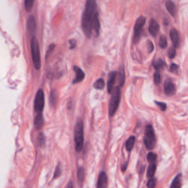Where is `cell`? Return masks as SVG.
Instances as JSON below:
<instances>
[{"label": "cell", "mask_w": 188, "mask_h": 188, "mask_svg": "<svg viewBox=\"0 0 188 188\" xmlns=\"http://www.w3.org/2000/svg\"><path fill=\"white\" fill-rule=\"evenodd\" d=\"M154 80L156 84H159L161 82V76L158 72H156L154 75Z\"/></svg>", "instance_id": "30"}, {"label": "cell", "mask_w": 188, "mask_h": 188, "mask_svg": "<svg viewBox=\"0 0 188 188\" xmlns=\"http://www.w3.org/2000/svg\"><path fill=\"white\" fill-rule=\"evenodd\" d=\"M61 174V170L60 168V165H57V167H56L55 169V174H54V178L56 179V178H58L60 177V175Z\"/></svg>", "instance_id": "35"}, {"label": "cell", "mask_w": 188, "mask_h": 188, "mask_svg": "<svg viewBox=\"0 0 188 188\" xmlns=\"http://www.w3.org/2000/svg\"><path fill=\"white\" fill-rule=\"evenodd\" d=\"M118 83H119V86H123L125 82V71L124 67L121 66L119 69V72H118Z\"/></svg>", "instance_id": "17"}, {"label": "cell", "mask_w": 188, "mask_h": 188, "mask_svg": "<svg viewBox=\"0 0 188 188\" xmlns=\"http://www.w3.org/2000/svg\"><path fill=\"white\" fill-rule=\"evenodd\" d=\"M178 69H179V66L175 63H172L170 67V71L172 73H177L178 72Z\"/></svg>", "instance_id": "34"}, {"label": "cell", "mask_w": 188, "mask_h": 188, "mask_svg": "<svg viewBox=\"0 0 188 188\" xmlns=\"http://www.w3.org/2000/svg\"><path fill=\"white\" fill-rule=\"evenodd\" d=\"M107 177L106 174L104 172H101L99 176L97 182V187L98 188H104L107 187Z\"/></svg>", "instance_id": "13"}, {"label": "cell", "mask_w": 188, "mask_h": 188, "mask_svg": "<svg viewBox=\"0 0 188 188\" xmlns=\"http://www.w3.org/2000/svg\"><path fill=\"white\" fill-rule=\"evenodd\" d=\"M57 99H58V94H57V91L55 90H52L49 95V102L53 107H55L57 104Z\"/></svg>", "instance_id": "19"}, {"label": "cell", "mask_w": 188, "mask_h": 188, "mask_svg": "<svg viewBox=\"0 0 188 188\" xmlns=\"http://www.w3.org/2000/svg\"><path fill=\"white\" fill-rule=\"evenodd\" d=\"M96 0H87L85 10L82 16V27L84 33L88 38H91L92 34V18L96 12Z\"/></svg>", "instance_id": "1"}, {"label": "cell", "mask_w": 188, "mask_h": 188, "mask_svg": "<svg viewBox=\"0 0 188 188\" xmlns=\"http://www.w3.org/2000/svg\"><path fill=\"white\" fill-rule=\"evenodd\" d=\"M145 23V18L143 16H140L135 22V27H134V43H137L140 40V35H141L142 30Z\"/></svg>", "instance_id": "6"}, {"label": "cell", "mask_w": 188, "mask_h": 188, "mask_svg": "<svg viewBox=\"0 0 188 188\" xmlns=\"http://www.w3.org/2000/svg\"><path fill=\"white\" fill-rule=\"evenodd\" d=\"M35 0H25V8L26 11L30 12L33 8Z\"/></svg>", "instance_id": "27"}, {"label": "cell", "mask_w": 188, "mask_h": 188, "mask_svg": "<svg viewBox=\"0 0 188 188\" xmlns=\"http://www.w3.org/2000/svg\"><path fill=\"white\" fill-rule=\"evenodd\" d=\"M147 159H148V162H155L156 161V159H157V155L153 153V152H150L147 155Z\"/></svg>", "instance_id": "29"}, {"label": "cell", "mask_w": 188, "mask_h": 188, "mask_svg": "<svg viewBox=\"0 0 188 188\" xmlns=\"http://www.w3.org/2000/svg\"><path fill=\"white\" fill-rule=\"evenodd\" d=\"M144 143L147 149L151 150L155 148L156 143L155 133L154 129L151 125L146 126L145 132V137H144Z\"/></svg>", "instance_id": "5"}, {"label": "cell", "mask_w": 188, "mask_h": 188, "mask_svg": "<svg viewBox=\"0 0 188 188\" xmlns=\"http://www.w3.org/2000/svg\"><path fill=\"white\" fill-rule=\"evenodd\" d=\"M156 168H157V167H156L155 164H154V163L151 164V165H149V167H148V170H147V177L149 178L153 177L155 174Z\"/></svg>", "instance_id": "23"}, {"label": "cell", "mask_w": 188, "mask_h": 188, "mask_svg": "<svg viewBox=\"0 0 188 188\" xmlns=\"http://www.w3.org/2000/svg\"><path fill=\"white\" fill-rule=\"evenodd\" d=\"M159 45L162 49H165L167 46V38L164 35H162L160 38V41H159Z\"/></svg>", "instance_id": "26"}, {"label": "cell", "mask_w": 188, "mask_h": 188, "mask_svg": "<svg viewBox=\"0 0 188 188\" xmlns=\"http://www.w3.org/2000/svg\"><path fill=\"white\" fill-rule=\"evenodd\" d=\"M135 136H131L128 139L127 141H126V148L128 151H130L132 149L134 145H135Z\"/></svg>", "instance_id": "22"}, {"label": "cell", "mask_w": 188, "mask_h": 188, "mask_svg": "<svg viewBox=\"0 0 188 188\" xmlns=\"http://www.w3.org/2000/svg\"><path fill=\"white\" fill-rule=\"evenodd\" d=\"M156 104H157V106L160 108V110L162 111L166 110V108H167V105H166L165 103L164 102H160V101H155Z\"/></svg>", "instance_id": "33"}, {"label": "cell", "mask_w": 188, "mask_h": 188, "mask_svg": "<svg viewBox=\"0 0 188 188\" xmlns=\"http://www.w3.org/2000/svg\"><path fill=\"white\" fill-rule=\"evenodd\" d=\"M155 186H156V179L152 178V179H151L148 182V183H147V187L148 188H154L155 187Z\"/></svg>", "instance_id": "32"}, {"label": "cell", "mask_w": 188, "mask_h": 188, "mask_svg": "<svg viewBox=\"0 0 188 188\" xmlns=\"http://www.w3.org/2000/svg\"><path fill=\"white\" fill-rule=\"evenodd\" d=\"M166 8H167V11L169 12L172 16H174L176 15V6L175 4L171 1V0H167L165 3Z\"/></svg>", "instance_id": "16"}, {"label": "cell", "mask_w": 188, "mask_h": 188, "mask_svg": "<svg viewBox=\"0 0 188 188\" xmlns=\"http://www.w3.org/2000/svg\"><path fill=\"white\" fill-rule=\"evenodd\" d=\"M35 126L38 129H40L43 126V118L41 113H39L35 119Z\"/></svg>", "instance_id": "18"}, {"label": "cell", "mask_w": 188, "mask_h": 188, "mask_svg": "<svg viewBox=\"0 0 188 188\" xmlns=\"http://www.w3.org/2000/svg\"><path fill=\"white\" fill-rule=\"evenodd\" d=\"M38 143L40 146H43L45 145V136L42 132L39 134L38 137Z\"/></svg>", "instance_id": "28"}, {"label": "cell", "mask_w": 188, "mask_h": 188, "mask_svg": "<svg viewBox=\"0 0 188 188\" xmlns=\"http://www.w3.org/2000/svg\"><path fill=\"white\" fill-rule=\"evenodd\" d=\"M120 100H121V90L119 87H116L113 90L111 99L110 101L109 114L110 116H113L116 114L119 106Z\"/></svg>", "instance_id": "3"}, {"label": "cell", "mask_w": 188, "mask_h": 188, "mask_svg": "<svg viewBox=\"0 0 188 188\" xmlns=\"http://www.w3.org/2000/svg\"><path fill=\"white\" fill-rule=\"evenodd\" d=\"M69 43H70V49H72L75 48L76 45H77V41L74 39H72V40H69Z\"/></svg>", "instance_id": "37"}, {"label": "cell", "mask_w": 188, "mask_h": 188, "mask_svg": "<svg viewBox=\"0 0 188 188\" xmlns=\"http://www.w3.org/2000/svg\"><path fill=\"white\" fill-rule=\"evenodd\" d=\"M164 91H165V94L168 96H173V95L175 94V86H174V83L170 80H169V79L165 82V84H164Z\"/></svg>", "instance_id": "9"}, {"label": "cell", "mask_w": 188, "mask_h": 188, "mask_svg": "<svg viewBox=\"0 0 188 188\" xmlns=\"http://www.w3.org/2000/svg\"><path fill=\"white\" fill-rule=\"evenodd\" d=\"M44 94L43 90H38L35 99V110L37 113H41L44 107Z\"/></svg>", "instance_id": "7"}, {"label": "cell", "mask_w": 188, "mask_h": 188, "mask_svg": "<svg viewBox=\"0 0 188 188\" xmlns=\"http://www.w3.org/2000/svg\"><path fill=\"white\" fill-rule=\"evenodd\" d=\"M159 29H160V27H159L158 23L155 19L151 20L149 27H148V31H149L151 35H153V36H156L158 33Z\"/></svg>", "instance_id": "14"}, {"label": "cell", "mask_w": 188, "mask_h": 188, "mask_svg": "<svg viewBox=\"0 0 188 188\" xmlns=\"http://www.w3.org/2000/svg\"><path fill=\"white\" fill-rule=\"evenodd\" d=\"M152 65H153L154 68H155L156 70L159 71V70H160V69H163V67L165 65V62L162 60V59H158L157 60L154 61Z\"/></svg>", "instance_id": "21"}, {"label": "cell", "mask_w": 188, "mask_h": 188, "mask_svg": "<svg viewBox=\"0 0 188 188\" xmlns=\"http://www.w3.org/2000/svg\"><path fill=\"white\" fill-rule=\"evenodd\" d=\"M74 141H75V149L79 152L82 149L84 144V130H83V121L82 119H78L74 128Z\"/></svg>", "instance_id": "2"}, {"label": "cell", "mask_w": 188, "mask_h": 188, "mask_svg": "<svg viewBox=\"0 0 188 188\" xmlns=\"http://www.w3.org/2000/svg\"><path fill=\"white\" fill-rule=\"evenodd\" d=\"M104 85H105V82H104V79H99L98 80L96 81V82H95L94 84L95 88L97 90L104 89Z\"/></svg>", "instance_id": "24"}, {"label": "cell", "mask_w": 188, "mask_h": 188, "mask_svg": "<svg viewBox=\"0 0 188 188\" xmlns=\"http://www.w3.org/2000/svg\"><path fill=\"white\" fill-rule=\"evenodd\" d=\"M117 77V72H111L108 75V80H107V91L108 93H111L113 90V87L116 83V79Z\"/></svg>", "instance_id": "8"}, {"label": "cell", "mask_w": 188, "mask_h": 188, "mask_svg": "<svg viewBox=\"0 0 188 188\" xmlns=\"http://www.w3.org/2000/svg\"><path fill=\"white\" fill-rule=\"evenodd\" d=\"M27 25L28 33L30 34H33L35 32V28H36V23H35V20L34 16H30L29 17Z\"/></svg>", "instance_id": "15"}, {"label": "cell", "mask_w": 188, "mask_h": 188, "mask_svg": "<svg viewBox=\"0 0 188 188\" xmlns=\"http://www.w3.org/2000/svg\"><path fill=\"white\" fill-rule=\"evenodd\" d=\"M31 52L34 66L37 70L40 69V53L39 43L35 37H33L31 40Z\"/></svg>", "instance_id": "4"}, {"label": "cell", "mask_w": 188, "mask_h": 188, "mask_svg": "<svg viewBox=\"0 0 188 188\" xmlns=\"http://www.w3.org/2000/svg\"><path fill=\"white\" fill-rule=\"evenodd\" d=\"M77 179L79 182H82L84 179V170L82 167H79L77 171Z\"/></svg>", "instance_id": "25"}, {"label": "cell", "mask_w": 188, "mask_h": 188, "mask_svg": "<svg viewBox=\"0 0 188 188\" xmlns=\"http://www.w3.org/2000/svg\"><path fill=\"white\" fill-rule=\"evenodd\" d=\"M170 37L172 40V43L175 48H178L180 43V38H179V33L175 29H172L170 31Z\"/></svg>", "instance_id": "11"}, {"label": "cell", "mask_w": 188, "mask_h": 188, "mask_svg": "<svg viewBox=\"0 0 188 188\" xmlns=\"http://www.w3.org/2000/svg\"><path fill=\"white\" fill-rule=\"evenodd\" d=\"M55 44H51V45L49 46V47L48 50H47L46 55V58L49 57V55L50 54L52 53V51H53V50H54V49H55Z\"/></svg>", "instance_id": "36"}, {"label": "cell", "mask_w": 188, "mask_h": 188, "mask_svg": "<svg viewBox=\"0 0 188 188\" xmlns=\"http://www.w3.org/2000/svg\"><path fill=\"white\" fill-rule=\"evenodd\" d=\"M74 70L76 73V77L75 79L73 80V84H76V83H79L82 82L83 79H84V73L83 71L78 66H74Z\"/></svg>", "instance_id": "10"}, {"label": "cell", "mask_w": 188, "mask_h": 188, "mask_svg": "<svg viewBox=\"0 0 188 188\" xmlns=\"http://www.w3.org/2000/svg\"><path fill=\"white\" fill-rule=\"evenodd\" d=\"M148 44H149V46H150L149 52H152V50H154V45H153V43H152L151 41H149V42H148Z\"/></svg>", "instance_id": "38"}, {"label": "cell", "mask_w": 188, "mask_h": 188, "mask_svg": "<svg viewBox=\"0 0 188 188\" xmlns=\"http://www.w3.org/2000/svg\"><path fill=\"white\" fill-rule=\"evenodd\" d=\"M126 167H127V162H126V163L124 164V165H123V167H122V171H125Z\"/></svg>", "instance_id": "39"}, {"label": "cell", "mask_w": 188, "mask_h": 188, "mask_svg": "<svg viewBox=\"0 0 188 188\" xmlns=\"http://www.w3.org/2000/svg\"><path fill=\"white\" fill-rule=\"evenodd\" d=\"M182 186V174H179L173 181L170 188H179Z\"/></svg>", "instance_id": "20"}, {"label": "cell", "mask_w": 188, "mask_h": 188, "mask_svg": "<svg viewBox=\"0 0 188 188\" xmlns=\"http://www.w3.org/2000/svg\"><path fill=\"white\" fill-rule=\"evenodd\" d=\"M144 168H145V166H143V167H142V170L141 169H140V173H143V170H144Z\"/></svg>", "instance_id": "41"}, {"label": "cell", "mask_w": 188, "mask_h": 188, "mask_svg": "<svg viewBox=\"0 0 188 188\" xmlns=\"http://www.w3.org/2000/svg\"><path fill=\"white\" fill-rule=\"evenodd\" d=\"M176 55H177V53H176V48L175 47H173V48H170V49H169L168 51V56L169 57H170V59H173L175 57Z\"/></svg>", "instance_id": "31"}, {"label": "cell", "mask_w": 188, "mask_h": 188, "mask_svg": "<svg viewBox=\"0 0 188 188\" xmlns=\"http://www.w3.org/2000/svg\"><path fill=\"white\" fill-rule=\"evenodd\" d=\"M67 187H73V184H72V182H70V183H69V184H68Z\"/></svg>", "instance_id": "40"}, {"label": "cell", "mask_w": 188, "mask_h": 188, "mask_svg": "<svg viewBox=\"0 0 188 188\" xmlns=\"http://www.w3.org/2000/svg\"><path fill=\"white\" fill-rule=\"evenodd\" d=\"M92 27L93 30H94V31L96 32V35H99L100 30V22L99 19V15H98V13L96 11L94 13L92 18Z\"/></svg>", "instance_id": "12"}]
</instances>
